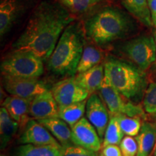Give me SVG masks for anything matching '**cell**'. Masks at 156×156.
<instances>
[{"label": "cell", "mask_w": 156, "mask_h": 156, "mask_svg": "<svg viewBox=\"0 0 156 156\" xmlns=\"http://www.w3.org/2000/svg\"><path fill=\"white\" fill-rule=\"evenodd\" d=\"M43 60L28 51L13 50L1 63L2 75L38 78L44 73Z\"/></svg>", "instance_id": "cell-5"}, {"label": "cell", "mask_w": 156, "mask_h": 156, "mask_svg": "<svg viewBox=\"0 0 156 156\" xmlns=\"http://www.w3.org/2000/svg\"><path fill=\"white\" fill-rule=\"evenodd\" d=\"M58 105L51 90H47L33 98L30 108V116L34 119L58 117Z\"/></svg>", "instance_id": "cell-14"}, {"label": "cell", "mask_w": 156, "mask_h": 156, "mask_svg": "<svg viewBox=\"0 0 156 156\" xmlns=\"http://www.w3.org/2000/svg\"><path fill=\"white\" fill-rule=\"evenodd\" d=\"M38 0H1L0 2V35L9 32L29 11H32Z\"/></svg>", "instance_id": "cell-8"}, {"label": "cell", "mask_w": 156, "mask_h": 156, "mask_svg": "<svg viewBox=\"0 0 156 156\" xmlns=\"http://www.w3.org/2000/svg\"><path fill=\"white\" fill-rule=\"evenodd\" d=\"M74 145L98 153L102 147V141L97 130L87 118L83 117L71 127Z\"/></svg>", "instance_id": "cell-11"}, {"label": "cell", "mask_w": 156, "mask_h": 156, "mask_svg": "<svg viewBox=\"0 0 156 156\" xmlns=\"http://www.w3.org/2000/svg\"><path fill=\"white\" fill-rule=\"evenodd\" d=\"M102 154L104 156H123L118 145H108L103 147Z\"/></svg>", "instance_id": "cell-30"}, {"label": "cell", "mask_w": 156, "mask_h": 156, "mask_svg": "<svg viewBox=\"0 0 156 156\" xmlns=\"http://www.w3.org/2000/svg\"><path fill=\"white\" fill-rule=\"evenodd\" d=\"M119 147L123 156H136L137 154V142L132 136H124L120 142Z\"/></svg>", "instance_id": "cell-29"}, {"label": "cell", "mask_w": 156, "mask_h": 156, "mask_svg": "<svg viewBox=\"0 0 156 156\" xmlns=\"http://www.w3.org/2000/svg\"><path fill=\"white\" fill-rule=\"evenodd\" d=\"M87 41L83 23L78 20L70 23L46 61L48 71L59 77L75 76Z\"/></svg>", "instance_id": "cell-3"}, {"label": "cell", "mask_w": 156, "mask_h": 156, "mask_svg": "<svg viewBox=\"0 0 156 156\" xmlns=\"http://www.w3.org/2000/svg\"><path fill=\"white\" fill-rule=\"evenodd\" d=\"M51 92L58 105H69L87 100L90 93L77 83L75 76L57 82Z\"/></svg>", "instance_id": "cell-10"}, {"label": "cell", "mask_w": 156, "mask_h": 156, "mask_svg": "<svg viewBox=\"0 0 156 156\" xmlns=\"http://www.w3.org/2000/svg\"><path fill=\"white\" fill-rule=\"evenodd\" d=\"M19 141L23 145L62 146L47 129L34 119L29 120Z\"/></svg>", "instance_id": "cell-13"}, {"label": "cell", "mask_w": 156, "mask_h": 156, "mask_svg": "<svg viewBox=\"0 0 156 156\" xmlns=\"http://www.w3.org/2000/svg\"><path fill=\"white\" fill-rule=\"evenodd\" d=\"M99 92L112 116L126 115L129 116L146 118L144 108L140 105L132 103L128 99H124V97L109 83L106 77H104Z\"/></svg>", "instance_id": "cell-7"}, {"label": "cell", "mask_w": 156, "mask_h": 156, "mask_svg": "<svg viewBox=\"0 0 156 156\" xmlns=\"http://www.w3.org/2000/svg\"><path fill=\"white\" fill-rule=\"evenodd\" d=\"M123 7L132 16L146 27H152L151 13L147 0H121Z\"/></svg>", "instance_id": "cell-20"}, {"label": "cell", "mask_w": 156, "mask_h": 156, "mask_svg": "<svg viewBox=\"0 0 156 156\" xmlns=\"http://www.w3.org/2000/svg\"><path fill=\"white\" fill-rule=\"evenodd\" d=\"M86 103L87 100L69 105H58V117L72 127L83 117L86 109Z\"/></svg>", "instance_id": "cell-23"}, {"label": "cell", "mask_w": 156, "mask_h": 156, "mask_svg": "<svg viewBox=\"0 0 156 156\" xmlns=\"http://www.w3.org/2000/svg\"><path fill=\"white\" fill-rule=\"evenodd\" d=\"M138 150L136 156H150L156 142V126L153 123L144 122L140 133L136 136Z\"/></svg>", "instance_id": "cell-18"}, {"label": "cell", "mask_w": 156, "mask_h": 156, "mask_svg": "<svg viewBox=\"0 0 156 156\" xmlns=\"http://www.w3.org/2000/svg\"><path fill=\"white\" fill-rule=\"evenodd\" d=\"M33 98H24L9 95L3 101L2 106L20 127L25 128L30 118V108Z\"/></svg>", "instance_id": "cell-15"}, {"label": "cell", "mask_w": 156, "mask_h": 156, "mask_svg": "<svg viewBox=\"0 0 156 156\" xmlns=\"http://www.w3.org/2000/svg\"><path fill=\"white\" fill-rule=\"evenodd\" d=\"M104 58L102 48L93 43L86 44L83 49L80 61L78 64L77 74L84 73L91 68L101 64Z\"/></svg>", "instance_id": "cell-21"}, {"label": "cell", "mask_w": 156, "mask_h": 156, "mask_svg": "<svg viewBox=\"0 0 156 156\" xmlns=\"http://www.w3.org/2000/svg\"><path fill=\"white\" fill-rule=\"evenodd\" d=\"M105 77L128 100L137 99L146 86L145 75L133 64L108 56L104 62Z\"/></svg>", "instance_id": "cell-4"}, {"label": "cell", "mask_w": 156, "mask_h": 156, "mask_svg": "<svg viewBox=\"0 0 156 156\" xmlns=\"http://www.w3.org/2000/svg\"><path fill=\"white\" fill-rule=\"evenodd\" d=\"M142 103L146 113L150 114H156V82L150 83L145 89Z\"/></svg>", "instance_id": "cell-27"}, {"label": "cell", "mask_w": 156, "mask_h": 156, "mask_svg": "<svg viewBox=\"0 0 156 156\" xmlns=\"http://www.w3.org/2000/svg\"><path fill=\"white\" fill-rule=\"evenodd\" d=\"M153 124H155V126H156V118H155V122H154V123H153Z\"/></svg>", "instance_id": "cell-34"}, {"label": "cell", "mask_w": 156, "mask_h": 156, "mask_svg": "<svg viewBox=\"0 0 156 156\" xmlns=\"http://www.w3.org/2000/svg\"><path fill=\"white\" fill-rule=\"evenodd\" d=\"M75 20V17L56 0H41L31 11L12 48L32 52L47 61L64 29Z\"/></svg>", "instance_id": "cell-1"}, {"label": "cell", "mask_w": 156, "mask_h": 156, "mask_svg": "<svg viewBox=\"0 0 156 156\" xmlns=\"http://www.w3.org/2000/svg\"><path fill=\"white\" fill-rule=\"evenodd\" d=\"M116 116L123 132L126 136H136L140 133L142 125L141 117L129 116L126 115H117Z\"/></svg>", "instance_id": "cell-26"}, {"label": "cell", "mask_w": 156, "mask_h": 156, "mask_svg": "<svg viewBox=\"0 0 156 156\" xmlns=\"http://www.w3.org/2000/svg\"><path fill=\"white\" fill-rule=\"evenodd\" d=\"M98 156H104V155H103V154H102V153H101V154H100V155H98Z\"/></svg>", "instance_id": "cell-35"}, {"label": "cell", "mask_w": 156, "mask_h": 156, "mask_svg": "<svg viewBox=\"0 0 156 156\" xmlns=\"http://www.w3.org/2000/svg\"><path fill=\"white\" fill-rule=\"evenodd\" d=\"M74 17L88 16L106 0H56Z\"/></svg>", "instance_id": "cell-19"}, {"label": "cell", "mask_w": 156, "mask_h": 156, "mask_svg": "<svg viewBox=\"0 0 156 156\" xmlns=\"http://www.w3.org/2000/svg\"><path fill=\"white\" fill-rule=\"evenodd\" d=\"M61 156H98L96 152L89 151L85 148L72 145L62 146Z\"/></svg>", "instance_id": "cell-28"}, {"label": "cell", "mask_w": 156, "mask_h": 156, "mask_svg": "<svg viewBox=\"0 0 156 156\" xmlns=\"http://www.w3.org/2000/svg\"><path fill=\"white\" fill-rule=\"evenodd\" d=\"M153 156H156V142L155 147H154V151H153Z\"/></svg>", "instance_id": "cell-32"}, {"label": "cell", "mask_w": 156, "mask_h": 156, "mask_svg": "<svg viewBox=\"0 0 156 156\" xmlns=\"http://www.w3.org/2000/svg\"><path fill=\"white\" fill-rule=\"evenodd\" d=\"M124 133L121 128L117 117L110 115V120L103 140L102 147L108 145H119L124 137Z\"/></svg>", "instance_id": "cell-25"}, {"label": "cell", "mask_w": 156, "mask_h": 156, "mask_svg": "<svg viewBox=\"0 0 156 156\" xmlns=\"http://www.w3.org/2000/svg\"><path fill=\"white\" fill-rule=\"evenodd\" d=\"M45 126L62 146L72 145V130L69 125L58 117L37 120Z\"/></svg>", "instance_id": "cell-17"}, {"label": "cell", "mask_w": 156, "mask_h": 156, "mask_svg": "<svg viewBox=\"0 0 156 156\" xmlns=\"http://www.w3.org/2000/svg\"><path fill=\"white\" fill-rule=\"evenodd\" d=\"M62 147L25 144L17 148L13 156H61Z\"/></svg>", "instance_id": "cell-24"}, {"label": "cell", "mask_w": 156, "mask_h": 156, "mask_svg": "<svg viewBox=\"0 0 156 156\" xmlns=\"http://www.w3.org/2000/svg\"><path fill=\"white\" fill-rule=\"evenodd\" d=\"M4 88L10 95L34 98L36 95L48 90L44 83L38 78H23L2 75Z\"/></svg>", "instance_id": "cell-9"}, {"label": "cell", "mask_w": 156, "mask_h": 156, "mask_svg": "<svg viewBox=\"0 0 156 156\" xmlns=\"http://www.w3.org/2000/svg\"><path fill=\"white\" fill-rule=\"evenodd\" d=\"M1 156H7V155H1Z\"/></svg>", "instance_id": "cell-36"}, {"label": "cell", "mask_w": 156, "mask_h": 156, "mask_svg": "<svg viewBox=\"0 0 156 156\" xmlns=\"http://www.w3.org/2000/svg\"><path fill=\"white\" fill-rule=\"evenodd\" d=\"M105 77L104 64L101 63L75 76L77 83L90 94L100 90Z\"/></svg>", "instance_id": "cell-16"}, {"label": "cell", "mask_w": 156, "mask_h": 156, "mask_svg": "<svg viewBox=\"0 0 156 156\" xmlns=\"http://www.w3.org/2000/svg\"><path fill=\"white\" fill-rule=\"evenodd\" d=\"M121 53L126 56L132 63L145 72L156 61V46L154 37L140 36L116 44Z\"/></svg>", "instance_id": "cell-6"}, {"label": "cell", "mask_w": 156, "mask_h": 156, "mask_svg": "<svg viewBox=\"0 0 156 156\" xmlns=\"http://www.w3.org/2000/svg\"></svg>", "instance_id": "cell-37"}, {"label": "cell", "mask_w": 156, "mask_h": 156, "mask_svg": "<svg viewBox=\"0 0 156 156\" xmlns=\"http://www.w3.org/2000/svg\"><path fill=\"white\" fill-rule=\"evenodd\" d=\"M18 123L13 119L6 110L2 107L0 109V146L1 150L5 149L12 140L17 129Z\"/></svg>", "instance_id": "cell-22"}, {"label": "cell", "mask_w": 156, "mask_h": 156, "mask_svg": "<svg viewBox=\"0 0 156 156\" xmlns=\"http://www.w3.org/2000/svg\"><path fill=\"white\" fill-rule=\"evenodd\" d=\"M154 39H155V46H156V31L154 33Z\"/></svg>", "instance_id": "cell-33"}, {"label": "cell", "mask_w": 156, "mask_h": 156, "mask_svg": "<svg viewBox=\"0 0 156 156\" xmlns=\"http://www.w3.org/2000/svg\"><path fill=\"white\" fill-rule=\"evenodd\" d=\"M83 27L87 41L102 49L127 38L136 29L129 13L114 6L99 7L85 18Z\"/></svg>", "instance_id": "cell-2"}, {"label": "cell", "mask_w": 156, "mask_h": 156, "mask_svg": "<svg viewBox=\"0 0 156 156\" xmlns=\"http://www.w3.org/2000/svg\"><path fill=\"white\" fill-rule=\"evenodd\" d=\"M85 114L87 120L97 130L101 139L103 140L110 120V113L106 103L96 93L90 94L87 100Z\"/></svg>", "instance_id": "cell-12"}, {"label": "cell", "mask_w": 156, "mask_h": 156, "mask_svg": "<svg viewBox=\"0 0 156 156\" xmlns=\"http://www.w3.org/2000/svg\"><path fill=\"white\" fill-rule=\"evenodd\" d=\"M153 24L156 28V0H147Z\"/></svg>", "instance_id": "cell-31"}]
</instances>
